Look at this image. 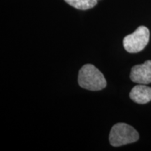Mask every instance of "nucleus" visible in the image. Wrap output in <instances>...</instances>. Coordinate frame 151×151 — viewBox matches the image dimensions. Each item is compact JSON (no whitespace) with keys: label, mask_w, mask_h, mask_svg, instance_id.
Listing matches in <instances>:
<instances>
[{"label":"nucleus","mask_w":151,"mask_h":151,"mask_svg":"<svg viewBox=\"0 0 151 151\" xmlns=\"http://www.w3.org/2000/svg\"><path fill=\"white\" fill-rule=\"evenodd\" d=\"M78 82L81 88L91 91L104 89L107 84L103 73L90 64L83 65L79 70Z\"/></svg>","instance_id":"obj_1"},{"label":"nucleus","mask_w":151,"mask_h":151,"mask_svg":"<svg viewBox=\"0 0 151 151\" xmlns=\"http://www.w3.org/2000/svg\"><path fill=\"white\" fill-rule=\"evenodd\" d=\"M150 39V31L145 26H140L134 32L127 35L123 39V46L129 53L141 52L147 46Z\"/></svg>","instance_id":"obj_3"},{"label":"nucleus","mask_w":151,"mask_h":151,"mask_svg":"<svg viewBox=\"0 0 151 151\" xmlns=\"http://www.w3.org/2000/svg\"><path fill=\"white\" fill-rule=\"evenodd\" d=\"M129 97L132 101L145 104L151 101V88L143 84H139L134 87L129 93Z\"/></svg>","instance_id":"obj_5"},{"label":"nucleus","mask_w":151,"mask_h":151,"mask_svg":"<svg viewBox=\"0 0 151 151\" xmlns=\"http://www.w3.org/2000/svg\"><path fill=\"white\" fill-rule=\"evenodd\" d=\"M139 139V134L134 128L126 123H117L111 128L109 142L114 147L122 146L134 143Z\"/></svg>","instance_id":"obj_2"},{"label":"nucleus","mask_w":151,"mask_h":151,"mask_svg":"<svg viewBox=\"0 0 151 151\" xmlns=\"http://www.w3.org/2000/svg\"><path fill=\"white\" fill-rule=\"evenodd\" d=\"M68 4L79 10H88L97 5L99 0H65Z\"/></svg>","instance_id":"obj_6"},{"label":"nucleus","mask_w":151,"mask_h":151,"mask_svg":"<svg viewBox=\"0 0 151 151\" xmlns=\"http://www.w3.org/2000/svg\"><path fill=\"white\" fill-rule=\"evenodd\" d=\"M130 79L138 84L147 85L151 83V60L132 68Z\"/></svg>","instance_id":"obj_4"}]
</instances>
